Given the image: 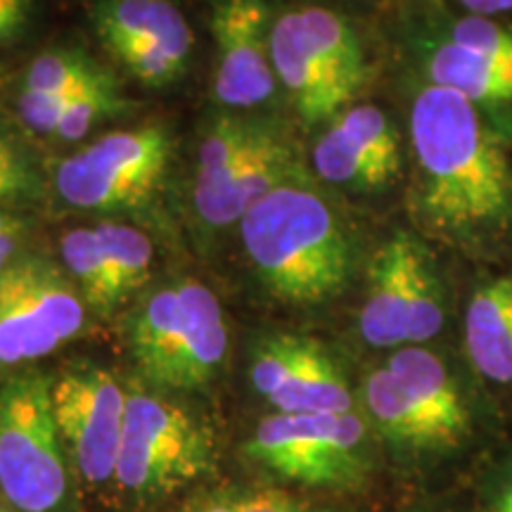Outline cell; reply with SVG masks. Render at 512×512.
Here are the masks:
<instances>
[{
	"mask_svg": "<svg viewBox=\"0 0 512 512\" xmlns=\"http://www.w3.org/2000/svg\"><path fill=\"white\" fill-rule=\"evenodd\" d=\"M415 214L451 247L479 249L512 226V171L463 95L427 86L411 107Z\"/></svg>",
	"mask_w": 512,
	"mask_h": 512,
	"instance_id": "1",
	"label": "cell"
},
{
	"mask_svg": "<svg viewBox=\"0 0 512 512\" xmlns=\"http://www.w3.org/2000/svg\"><path fill=\"white\" fill-rule=\"evenodd\" d=\"M254 271L273 297L311 306L344 290L351 245L328 202L309 188L283 183L240 221Z\"/></svg>",
	"mask_w": 512,
	"mask_h": 512,
	"instance_id": "2",
	"label": "cell"
},
{
	"mask_svg": "<svg viewBox=\"0 0 512 512\" xmlns=\"http://www.w3.org/2000/svg\"><path fill=\"white\" fill-rule=\"evenodd\" d=\"M128 349L152 387L174 392L207 387L228 354L219 299L188 278L157 287L128 320Z\"/></svg>",
	"mask_w": 512,
	"mask_h": 512,
	"instance_id": "3",
	"label": "cell"
},
{
	"mask_svg": "<svg viewBox=\"0 0 512 512\" xmlns=\"http://www.w3.org/2000/svg\"><path fill=\"white\" fill-rule=\"evenodd\" d=\"M216 460L214 434L195 415L155 394H126L124 437L112 482L126 501H164L209 477Z\"/></svg>",
	"mask_w": 512,
	"mask_h": 512,
	"instance_id": "4",
	"label": "cell"
},
{
	"mask_svg": "<svg viewBox=\"0 0 512 512\" xmlns=\"http://www.w3.org/2000/svg\"><path fill=\"white\" fill-rule=\"evenodd\" d=\"M0 491L19 512H60L69 458L53 411V377L22 373L0 384Z\"/></svg>",
	"mask_w": 512,
	"mask_h": 512,
	"instance_id": "5",
	"label": "cell"
},
{
	"mask_svg": "<svg viewBox=\"0 0 512 512\" xmlns=\"http://www.w3.org/2000/svg\"><path fill=\"white\" fill-rule=\"evenodd\" d=\"M292 152L278 133L252 121L221 117L197 155L192 202L207 226L242 221L261 197L287 183Z\"/></svg>",
	"mask_w": 512,
	"mask_h": 512,
	"instance_id": "6",
	"label": "cell"
},
{
	"mask_svg": "<svg viewBox=\"0 0 512 512\" xmlns=\"http://www.w3.org/2000/svg\"><path fill=\"white\" fill-rule=\"evenodd\" d=\"M247 453L280 479L313 489H354L373 465L368 425L358 413H275L256 425Z\"/></svg>",
	"mask_w": 512,
	"mask_h": 512,
	"instance_id": "7",
	"label": "cell"
},
{
	"mask_svg": "<svg viewBox=\"0 0 512 512\" xmlns=\"http://www.w3.org/2000/svg\"><path fill=\"white\" fill-rule=\"evenodd\" d=\"M444 294L430 256L408 233L377 249L368 268L361 335L370 347H425L444 328Z\"/></svg>",
	"mask_w": 512,
	"mask_h": 512,
	"instance_id": "8",
	"label": "cell"
},
{
	"mask_svg": "<svg viewBox=\"0 0 512 512\" xmlns=\"http://www.w3.org/2000/svg\"><path fill=\"white\" fill-rule=\"evenodd\" d=\"M83 297L41 256H22L0 273V366H24L81 335Z\"/></svg>",
	"mask_w": 512,
	"mask_h": 512,
	"instance_id": "9",
	"label": "cell"
},
{
	"mask_svg": "<svg viewBox=\"0 0 512 512\" xmlns=\"http://www.w3.org/2000/svg\"><path fill=\"white\" fill-rule=\"evenodd\" d=\"M169 157L171 140L159 126L107 133L64 157L55 185L74 209H133L157 190Z\"/></svg>",
	"mask_w": 512,
	"mask_h": 512,
	"instance_id": "10",
	"label": "cell"
},
{
	"mask_svg": "<svg viewBox=\"0 0 512 512\" xmlns=\"http://www.w3.org/2000/svg\"><path fill=\"white\" fill-rule=\"evenodd\" d=\"M53 411L76 475L91 486L114 482L126 418L121 384L98 366L69 368L53 380Z\"/></svg>",
	"mask_w": 512,
	"mask_h": 512,
	"instance_id": "11",
	"label": "cell"
},
{
	"mask_svg": "<svg viewBox=\"0 0 512 512\" xmlns=\"http://www.w3.org/2000/svg\"><path fill=\"white\" fill-rule=\"evenodd\" d=\"M254 389L278 413H354V394L335 358L316 339L275 335L259 344L249 368Z\"/></svg>",
	"mask_w": 512,
	"mask_h": 512,
	"instance_id": "12",
	"label": "cell"
},
{
	"mask_svg": "<svg viewBox=\"0 0 512 512\" xmlns=\"http://www.w3.org/2000/svg\"><path fill=\"white\" fill-rule=\"evenodd\" d=\"M271 12L264 0H216L214 95L228 107H256L275 91Z\"/></svg>",
	"mask_w": 512,
	"mask_h": 512,
	"instance_id": "13",
	"label": "cell"
},
{
	"mask_svg": "<svg viewBox=\"0 0 512 512\" xmlns=\"http://www.w3.org/2000/svg\"><path fill=\"white\" fill-rule=\"evenodd\" d=\"M313 164L323 181L373 192L401 174V138L380 107L344 110L313 147Z\"/></svg>",
	"mask_w": 512,
	"mask_h": 512,
	"instance_id": "14",
	"label": "cell"
},
{
	"mask_svg": "<svg viewBox=\"0 0 512 512\" xmlns=\"http://www.w3.org/2000/svg\"><path fill=\"white\" fill-rule=\"evenodd\" d=\"M384 366L432 422L451 458L475 441V413L444 358L427 347H401Z\"/></svg>",
	"mask_w": 512,
	"mask_h": 512,
	"instance_id": "15",
	"label": "cell"
},
{
	"mask_svg": "<svg viewBox=\"0 0 512 512\" xmlns=\"http://www.w3.org/2000/svg\"><path fill=\"white\" fill-rule=\"evenodd\" d=\"M273 72L290 95L292 105L306 121L337 117L349 105L332 81L309 36L304 34L297 10L285 12L271 27Z\"/></svg>",
	"mask_w": 512,
	"mask_h": 512,
	"instance_id": "16",
	"label": "cell"
},
{
	"mask_svg": "<svg viewBox=\"0 0 512 512\" xmlns=\"http://www.w3.org/2000/svg\"><path fill=\"white\" fill-rule=\"evenodd\" d=\"M363 408L384 444L408 463H441L451 458L432 422L387 366L370 370L363 380Z\"/></svg>",
	"mask_w": 512,
	"mask_h": 512,
	"instance_id": "17",
	"label": "cell"
},
{
	"mask_svg": "<svg viewBox=\"0 0 512 512\" xmlns=\"http://www.w3.org/2000/svg\"><path fill=\"white\" fill-rule=\"evenodd\" d=\"M463 342L486 382L512 387V273L486 280L467 299Z\"/></svg>",
	"mask_w": 512,
	"mask_h": 512,
	"instance_id": "18",
	"label": "cell"
},
{
	"mask_svg": "<svg viewBox=\"0 0 512 512\" xmlns=\"http://www.w3.org/2000/svg\"><path fill=\"white\" fill-rule=\"evenodd\" d=\"M93 24L110 53L133 43H195L188 19L171 0H98Z\"/></svg>",
	"mask_w": 512,
	"mask_h": 512,
	"instance_id": "19",
	"label": "cell"
},
{
	"mask_svg": "<svg viewBox=\"0 0 512 512\" xmlns=\"http://www.w3.org/2000/svg\"><path fill=\"white\" fill-rule=\"evenodd\" d=\"M432 86L463 95L472 105H505L512 102V69L446 41L427 62Z\"/></svg>",
	"mask_w": 512,
	"mask_h": 512,
	"instance_id": "20",
	"label": "cell"
},
{
	"mask_svg": "<svg viewBox=\"0 0 512 512\" xmlns=\"http://www.w3.org/2000/svg\"><path fill=\"white\" fill-rule=\"evenodd\" d=\"M297 17L332 81L337 83L339 93L351 102L363 88L368 74L366 55H363V46L354 27L337 12L316 8V5L299 8Z\"/></svg>",
	"mask_w": 512,
	"mask_h": 512,
	"instance_id": "21",
	"label": "cell"
},
{
	"mask_svg": "<svg viewBox=\"0 0 512 512\" xmlns=\"http://www.w3.org/2000/svg\"><path fill=\"white\" fill-rule=\"evenodd\" d=\"M60 252L64 266L76 280V290L95 313H112L124 302L112 264L95 228H74L62 235Z\"/></svg>",
	"mask_w": 512,
	"mask_h": 512,
	"instance_id": "22",
	"label": "cell"
},
{
	"mask_svg": "<svg viewBox=\"0 0 512 512\" xmlns=\"http://www.w3.org/2000/svg\"><path fill=\"white\" fill-rule=\"evenodd\" d=\"M105 79L110 74L81 50H48L29 64L22 91L74 95Z\"/></svg>",
	"mask_w": 512,
	"mask_h": 512,
	"instance_id": "23",
	"label": "cell"
},
{
	"mask_svg": "<svg viewBox=\"0 0 512 512\" xmlns=\"http://www.w3.org/2000/svg\"><path fill=\"white\" fill-rule=\"evenodd\" d=\"M95 230L112 264L121 297L126 299L150 275L152 261H155L152 242L143 230L124 226V223H100Z\"/></svg>",
	"mask_w": 512,
	"mask_h": 512,
	"instance_id": "24",
	"label": "cell"
},
{
	"mask_svg": "<svg viewBox=\"0 0 512 512\" xmlns=\"http://www.w3.org/2000/svg\"><path fill=\"white\" fill-rule=\"evenodd\" d=\"M176 512H311L302 498L273 486L230 484L195 496Z\"/></svg>",
	"mask_w": 512,
	"mask_h": 512,
	"instance_id": "25",
	"label": "cell"
},
{
	"mask_svg": "<svg viewBox=\"0 0 512 512\" xmlns=\"http://www.w3.org/2000/svg\"><path fill=\"white\" fill-rule=\"evenodd\" d=\"M124 67L147 86L174 83L188 67L192 43H133L112 53Z\"/></svg>",
	"mask_w": 512,
	"mask_h": 512,
	"instance_id": "26",
	"label": "cell"
},
{
	"mask_svg": "<svg viewBox=\"0 0 512 512\" xmlns=\"http://www.w3.org/2000/svg\"><path fill=\"white\" fill-rule=\"evenodd\" d=\"M124 107L126 102L121 100L117 83H114L110 76V79L95 83V86L86 88V91L76 95L72 105H69V110L64 112L60 126H57L55 138L67 140V143L81 140L95 124L124 112Z\"/></svg>",
	"mask_w": 512,
	"mask_h": 512,
	"instance_id": "27",
	"label": "cell"
},
{
	"mask_svg": "<svg viewBox=\"0 0 512 512\" xmlns=\"http://www.w3.org/2000/svg\"><path fill=\"white\" fill-rule=\"evenodd\" d=\"M448 41L512 69V29L498 24L494 17L470 15L458 19Z\"/></svg>",
	"mask_w": 512,
	"mask_h": 512,
	"instance_id": "28",
	"label": "cell"
},
{
	"mask_svg": "<svg viewBox=\"0 0 512 512\" xmlns=\"http://www.w3.org/2000/svg\"><path fill=\"white\" fill-rule=\"evenodd\" d=\"M472 512H512V444L479 475Z\"/></svg>",
	"mask_w": 512,
	"mask_h": 512,
	"instance_id": "29",
	"label": "cell"
},
{
	"mask_svg": "<svg viewBox=\"0 0 512 512\" xmlns=\"http://www.w3.org/2000/svg\"><path fill=\"white\" fill-rule=\"evenodd\" d=\"M76 95L79 93L50 95L22 91V95H19V117H22L24 126H27L29 131L38 133V136H55L64 112L69 110V105H72Z\"/></svg>",
	"mask_w": 512,
	"mask_h": 512,
	"instance_id": "30",
	"label": "cell"
},
{
	"mask_svg": "<svg viewBox=\"0 0 512 512\" xmlns=\"http://www.w3.org/2000/svg\"><path fill=\"white\" fill-rule=\"evenodd\" d=\"M31 188V174L27 159L17 150L10 138L0 133V204L22 195Z\"/></svg>",
	"mask_w": 512,
	"mask_h": 512,
	"instance_id": "31",
	"label": "cell"
},
{
	"mask_svg": "<svg viewBox=\"0 0 512 512\" xmlns=\"http://www.w3.org/2000/svg\"><path fill=\"white\" fill-rule=\"evenodd\" d=\"M31 15L34 0H0V43H10L22 36Z\"/></svg>",
	"mask_w": 512,
	"mask_h": 512,
	"instance_id": "32",
	"label": "cell"
},
{
	"mask_svg": "<svg viewBox=\"0 0 512 512\" xmlns=\"http://www.w3.org/2000/svg\"><path fill=\"white\" fill-rule=\"evenodd\" d=\"M458 3L479 17H496L512 10V0H458Z\"/></svg>",
	"mask_w": 512,
	"mask_h": 512,
	"instance_id": "33",
	"label": "cell"
},
{
	"mask_svg": "<svg viewBox=\"0 0 512 512\" xmlns=\"http://www.w3.org/2000/svg\"><path fill=\"white\" fill-rule=\"evenodd\" d=\"M0 512H19V510H12V508H5V505H0Z\"/></svg>",
	"mask_w": 512,
	"mask_h": 512,
	"instance_id": "34",
	"label": "cell"
}]
</instances>
